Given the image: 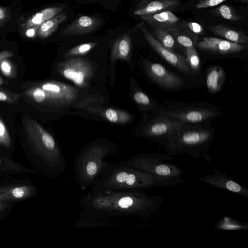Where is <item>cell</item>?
Wrapping results in <instances>:
<instances>
[{
  "mask_svg": "<svg viewBox=\"0 0 248 248\" xmlns=\"http://www.w3.org/2000/svg\"><path fill=\"white\" fill-rule=\"evenodd\" d=\"M174 158L168 154H138L126 161L142 171L161 178L182 183L185 181L182 178L183 170L177 166L168 162Z\"/></svg>",
  "mask_w": 248,
  "mask_h": 248,
  "instance_id": "obj_10",
  "label": "cell"
},
{
  "mask_svg": "<svg viewBox=\"0 0 248 248\" xmlns=\"http://www.w3.org/2000/svg\"><path fill=\"white\" fill-rule=\"evenodd\" d=\"M10 141L8 129L5 123L0 117V142L7 144Z\"/></svg>",
  "mask_w": 248,
  "mask_h": 248,
  "instance_id": "obj_33",
  "label": "cell"
},
{
  "mask_svg": "<svg viewBox=\"0 0 248 248\" xmlns=\"http://www.w3.org/2000/svg\"><path fill=\"white\" fill-rule=\"evenodd\" d=\"M9 17L10 12L8 9L0 6V26L3 24Z\"/></svg>",
  "mask_w": 248,
  "mask_h": 248,
  "instance_id": "obj_36",
  "label": "cell"
},
{
  "mask_svg": "<svg viewBox=\"0 0 248 248\" xmlns=\"http://www.w3.org/2000/svg\"><path fill=\"white\" fill-rule=\"evenodd\" d=\"M14 56L13 53L9 50H5L0 52V62L3 60Z\"/></svg>",
  "mask_w": 248,
  "mask_h": 248,
  "instance_id": "obj_39",
  "label": "cell"
},
{
  "mask_svg": "<svg viewBox=\"0 0 248 248\" xmlns=\"http://www.w3.org/2000/svg\"><path fill=\"white\" fill-rule=\"evenodd\" d=\"M226 80V74L223 68L218 65H212L206 71L205 84L208 91L216 94L222 90Z\"/></svg>",
  "mask_w": 248,
  "mask_h": 248,
  "instance_id": "obj_20",
  "label": "cell"
},
{
  "mask_svg": "<svg viewBox=\"0 0 248 248\" xmlns=\"http://www.w3.org/2000/svg\"><path fill=\"white\" fill-rule=\"evenodd\" d=\"M209 29L215 34L229 41L243 45L248 43V37L243 31L222 24L211 26Z\"/></svg>",
  "mask_w": 248,
  "mask_h": 248,
  "instance_id": "obj_21",
  "label": "cell"
},
{
  "mask_svg": "<svg viewBox=\"0 0 248 248\" xmlns=\"http://www.w3.org/2000/svg\"><path fill=\"white\" fill-rule=\"evenodd\" d=\"M239 0L242 1H243V2H247V1H248V0Z\"/></svg>",
  "mask_w": 248,
  "mask_h": 248,
  "instance_id": "obj_40",
  "label": "cell"
},
{
  "mask_svg": "<svg viewBox=\"0 0 248 248\" xmlns=\"http://www.w3.org/2000/svg\"><path fill=\"white\" fill-rule=\"evenodd\" d=\"M163 201L162 196L148 195L139 190H90L79 203L83 215L92 219L118 216L147 218L159 210Z\"/></svg>",
  "mask_w": 248,
  "mask_h": 248,
  "instance_id": "obj_1",
  "label": "cell"
},
{
  "mask_svg": "<svg viewBox=\"0 0 248 248\" xmlns=\"http://www.w3.org/2000/svg\"><path fill=\"white\" fill-rule=\"evenodd\" d=\"M141 30L149 45L163 59L181 72L186 74H191V71L185 57L163 46L144 26H142Z\"/></svg>",
  "mask_w": 248,
  "mask_h": 248,
  "instance_id": "obj_14",
  "label": "cell"
},
{
  "mask_svg": "<svg viewBox=\"0 0 248 248\" xmlns=\"http://www.w3.org/2000/svg\"><path fill=\"white\" fill-rule=\"evenodd\" d=\"M98 42H84L62 51L58 58H67L85 55L93 52L97 47Z\"/></svg>",
  "mask_w": 248,
  "mask_h": 248,
  "instance_id": "obj_24",
  "label": "cell"
},
{
  "mask_svg": "<svg viewBox=\"0 0 248 248\" xmlns=\"http://www.w3.org/2000/svg\"><path fill=\"white\" fill-rule=\"evenodd\" d=\"M216 13L223 18L232 21H237L244 18L234 9L227 5H222L216 10Z\"/></svg>",
  "mask_w": 248,
  "mask_h": 248,
  "instance_id": "obj_29",
  "label": "cell"
},
{
  "mask_svg": "<svg viewBox=\"0 0 248 248\" xmlns=\"http://www.w3.org/2000/svg\"><path fill=\"white\" fill-rule=\"evenodd\" d=\"M186 59L192 72H197L200 65V58L195 46L186 48Z\"/></svg>",
  "mask_w": 248,
  "mask_h": 248,
  "instance_id": "obj_30",
  "label": "cell"
},
{
  "mask_svg": "<svg viewBox=\"0 0 248 248\" xmlns=\"http://www.w3.org/2000/svg\"><path fill=\"white\" fill-rule=\"evenodd\" d=\"M102 24L101 19L97 17L88 16H79L63 29L60 32V34L68 36L88 34L95 31Z\"/></svg>",
  "mask_w": 248,
  "mask_h": 248,
  "instance_id": "obj_17",
  "label": "cell"
},
{
  "mask_svg": "<svg viewBox=\"0 0 248 248\" xmlns=\"http://www.w3.org/2000/svg\"><path fill=\"white\" fill-rule=\"evenodd\" d=\"M182 124L162 116L156 108L151 112L142 114L135 134L137 137L153 140L166 149Z\"/></svg>",
  "mask_w": 248,
  "mask_h": 248,
  "instance_id": "obj_9",
  "label": "cell"
},
{
  "mask_svg": "<svg viewBox=\"0 0 248 248\" xmlns=\"http://www.w3.org/2000/svg\"><path fill=\"white\" fill-rule=\"evenodd\" d=\"M0 68L2 73L6 76H10L12 72V65L7 59L0 62Z\"/></svg>",
  "mask_w": 248,
  "mask_h": 248,
  "instance_id": "obj_35",
  "label": "cell"
},
{
  "mask_svg": "<svg viewBox=\"0 0 248 248\" xmlns=\"http://www.w3.org/2000/svg\"><path fill=\"white\" fill-rule=\"evenodd\" d=\"M24 93L54 119L69 115L84 118V109L91 102L102 99L110 101L56 79L39 81Z\"/></svg>",
  "mask_w": 248,
  "mask_h": 248,
  "instance_id": "obj_2",
  "label": "cell"
},
{
  "mask_svg": "<svg viewBox=\"0 0 248 248\" xmlns=\"http://www.w3.org/2000/svg\"><path fill=\"white\" fill-rule=\"evenodd\" d=\"M140 16L153 28H164L170 31L172 34L180 28V18L169 10Z\"/></svg>",
  "mask_w": 248,
  "mask_h": 248,
  "instance_id": "obj_19",
  "label": "cell"
},
{
  "mask_svg": "<svg viewBox=\"0 0 248 248\" xmlns=\"http://www.w3.org/2000/svg\"><path fill=\"white\" fill-rule=\"evenodd\" d=\"M23 124L27 134L44 154L52 173L56 176L62 174L66 169V162L55 138L28 116L24 117Z\"/></svg>",
  "mask_w": 248,
  "mask_h": 248,
  "instance_id": "obj_8",
  "label": "cell"
},
{
  "mask_svg": "<svg viewBox=\"0 0 248 248\" xmlns=\"http://www.w3.org/2000/svg\"><path fill=\"white\" fill-rule=\"evenodd\" d=\"M177 43L185 48L195 46L197 43L180 28L172 33Z\"/></svg>",
  "mask_w": 248,
  "mask_h": 248,
  "instance_id": "obj_31",
  "label": "cell"
},
{
  "mask_svg": "<svg viewBox=\"0 0 248 248\" xmlns=\"http://www.w3.org/2000/svg\"><path fill=\"white\" fill-rule=\"evenodd\" d=\"M210 186L221 188L236 194L248 198V189L237 182L228 177L225 173L219 170H215L213 173L199 178Z\"/></svg>",
  "mask_w": 248,
  "mask_h": 248,
  "instance_id": "obj_16",
  "label": "cell"
},
{
  "mask_svg": "<svg viewBox=\"0 0 248 248\" xmlns=\"http://www.w3.org/2000/svg\"><path fill=\"white\" fill-rule=\"evenodd\" d=\"M211 123H183L166 149L170 155L186 154L197 158L208 151L215 135Z\"/></svg>",
  "mask_w": 248,
  "mask_h": 248,
  "instance_id": "obj_6",
  "label": "cell"
},
{
  "mask_svg": "<svg viewBox=\"0 0 248 248\" xmlns=\"http://www.w3.org/2000/svg\"><path fill=\"white\" fill-rule=\"evenodd\" d=\"M84 118L124 125L135 120V116L126 110L110 104V102L99 100L92 102L84 108Z\"/></svg>",
  "mask_w": 248,
  "mask_h": 248,
  "instance_id": "obj_11",
  "label": "cell"
},
{
  "mask_svg": "<svg viewBox=\"0 0 248 248\" xmlns=\"http://www.w3.org/2000/svg\"><path fill=\"white\" fill-rule=\"evenodd\" d=\"M25 29V35L29 38H34L38 35L39 30V27H31Z\"/></svg>",
  "mask_w": 248,
  "mask_h": 248,
  "instance_id": "obj_37",
  "label": "cell"
},
{
  "mask_svg": "<svg viewBox=\"0 0 248 248\" xmlns=\"http://www.w3.org/2000/svg\"><path fill=\"white\" fill-rule=\"evenodd\" d=\"M67 18L65 13H60L43 23L39 27L38 35L42 39L49 37L58 29L59 25Z\"/></svg>",
  "mask_w": 248,
  "mask_h": 248,
  "instance_id": "obj_25",
  "label": "cell"
},
{
  "mask_svg": "<svg viewBox=\"0 0 248 248\" xmlns=\"http://www.w3.org/2000/svg\"><path fill=\"white\" fill-rule=\"evenodd\" d=\"M227 0H200L196 5L198 9L213 7Z\"/></svg>",
  "mask_w": 248,
  "mask_h": 248,
  "instance_id": "obj_34",
  "label": "cell"
},
{
  "mask_svg": "<svg viewBox=\"0 0 248 248\" xmlns=\"http://www.w3.org/2000/svg\"><path fill=\"white\" fill-rule=\"evenodd\" d=\"M155 37L165 46L173 50L175 47V38L169 31L160 27H154Z\"/></svg>",
  "mask_w": 248,
  "mask_h": 248,
  "instance_id": "obj_27",
  "label": "cell"
},
{
  "mask_svg": "<svg viewBox=\"0 0 248 248\" xmlns=\"http://www.w3.org/2000/svg\"><path fill=\"white\" fill-rule=\"evenodd\" d=\"M129 95L136 104L138 111L142 114L155 110L158 105L156 101L140 87L133 77L129 80Z\"/></svg>",
  "mask_w": 248,
  "mask_h": 248,
  "instance_id": "obj_18",
  "label": "cell"
},
{
  "mask_svg": "<svg viewBox=\"0 0 248 248\" xmlns=\"http://www.w3.org/2000/svg\"><path fill=\"white\" fill-rule=\"evenodd\" d=\"M180 28L196 42H198L199 36L203 32L202 26L195 22L181 21Z\"/></svg>",
  "mask_w": 248,
  "mask_h": 248,
  "instance_id": "obj_28",
  "label": "cell"
},
{
  "mask_svg": "<svg viewBox=\"0 0 248 248\" xmlns=\"http://www.w3.org/2000/svg\"><path fill=\"white\" fill-rule=\"evenodd\" d=\"M156 109L170 120L187 124L210 122L222 115L221 108L209 102L187 103L179 100L158 104Z\"/></svg>",
  "mask_w": 248,
  "mask_h": 248,
  "instance_id": "obj_7",
  "label": "cell"
},
{
  "mask_svg": "<svg viewBox=\"0 0 248 248\" xmlns=\"http://www.w3.org/2000/svg\"><path fill=\"white\" fill-rule=\"evenodd\" d=\"M179 183L176 180L161 178L142 171L126 161L114 164L106 162L99 179L91 187V190H136Z\"/></svg>",
  "mask_w": 248,
  "mask_h": 248,
  "instance_id": "obj_4",
  "label": "cell"
},
{
  "mask_svg": "<svg viewBox=\"0 0 248 248\" xmlns=\"http://www.w3.org/2000/svg\"><path fill=\"white\" fill-rule=\"evenodd\" d=\"M91 53L77 57L57 58L53 71L55 79L69 83L95 95L110 100L107 88L108 58Z\"/></svg>",
  "mask_w": 248,
  "mask_h": 248,
  "instance_id": "obj_3",
  "label": "cell"
},
{
  "mask_svg": "<svg viewBox=\"0 0 248 248\" xmlns=\"http://www.w3.org/2000/svg\"><path fill=\"white\" fill-rule=\"evenodd\" d=\"M19 95L0 91V101L14 103L19 99Z\"/></svg>",
  "mask_w": 248,
  "mask_h": 248,
  "instance_id": "obj_32",
  "label": "cell"
},
{
  "mask_svg": "<svg viewBox=\"0 0 248 248\" xmlns=\"http://www.w3.org/2000/svg\"><path fill=\"white\" fill-rule=\"evenodd\" d=\"M179 4L178 0H153L145 6L134 11V14L140 16L156 14L174 8Z\"/></svg>",
  "mask_w": 248,
  "mask_h": 248,
  "instance_id": "obj_22",
  "label": "cell"
},
{
  "mask_svg": "<svg viewBox=\"0 0 248 248\" xmlns=\"http://www.w3.org/2000/svg\"><path fill=\"white\" fill-rule=\"evenodd\" d=\"M118 151L116 143L107 139L93 140L82 149L74 162L75 177L82 190L91 187L97 181L106 163L105 159Z\"/></svg>",
  "mask_w": 248,
  "mask_h": 248,
  "instance_id": "obj_5",
  "label": "cell"
},
{
  "mask_svg": "<svg viewBox=\"0 0 248 248\" xmlns=\"http://www.w3.org/2000/svg\"><path fill=\"white\" fill-rule=\"evenodd\" d=\"M138 63L145 75L160 87L174 90L182 87L185 84L179 76L160 63L150 62L142 57L140 58Z\"/></svg>",
  "mask_w": 248,
  "mask_h": 248,
  "instance_id": "obj_12",
  "label": "cell"
},
{
  "mask_svg": "<svg viewBox=\"0 0 248 248\" xmlns=\"http://www.w3.org/2000/svg\"><path fill=\"white\" fill-rule=\"evenodd\" d=\"M62 10L61 7H52L45 8L36 13L23 23L22 27L24 29L31 27H39L43 23L51 19Z\"/></svg>",
  "mask_w": 248,
  "mask_h": 248,
  "instance_id": "obj_23",
  "label": "cell"
},
{
  "mask_svg": "<svg viewBox=\"0 0 248 248\" xmlns=\"http://www.w3.org/2000/svg\"><path fill=\"white\" fill-rule=\"evenodd\" d=\"M132 50V42L128 34L117 37L112 43L108 59V83L111 87L115 83V68L118 61L126 62L131 69L134 68Z\"/></svg>",
  "mask_w": 248,
  "mask_h": 248,
  "instance_id": "obj_13",
  "label": "cell"
},
{
  "mask_svg": "<svg viewBox=\"0 0 248 248\" xmlns=\"http://www.w3.org/2000/svg\"><path fill=\"white\" fill-rule=\"evenodd\" d=\"M12 195L16 198H22L24 195V190L20 187H16L12 191Z\"/></svg>",
  "mask_w": 248,
  "mask_h": 248,
  "instance_id": "obj_38",
  "label": "cell"
},
{
  "mask_svg": "<svg viewBox=\"0 0 248 248\" xmlns=\"http://www.w3.org/2000/svg\"><path fill=\"white\" fill-rule=\"evenodd\" d=\"M214 227L217 230H244L248 229V224L224 216L216 223Z\"/></svg>",
  "mask_w": 248,
  "mask_h": 248,
  "instance_id": "obj_26",
  "label": "cell"
},
{
  "mask_svg": "<svg viewBox=\"0 0 248 248\" xmlns=\"http://www.w3.org/2000/svg\"><path fill=\"white\" fill-rule=\"evenodd\" d=\"M199 49L212 53L230 55L245 49V45L236 44L228 40L213 37H203L195 44Z\"/></svg>",
  "mask_w": 248,
  "mask_h": 248,
  "instance_id": "obj_15",
  "label": "cell"
}]
</instances>
